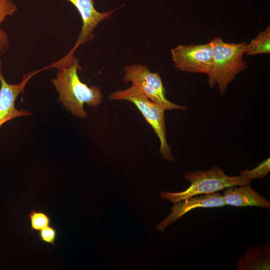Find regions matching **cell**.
<instances>
[{
    "mask_svg": "<svg viewBox=\"0 0 270 270\" xmlns=\"http://www.w3.org/2000/svg\"><path fill=\"white\" fill-rule=\"evenodd\" d=\"M52 66L58 70L56 77L51 82L58 93V102L72 116L86 118L84 104L92 107L100 106L103 100L101 90L94 86H88L80 80L78 72L82 68L74 55L66 56Z\"/></svg>",
    "mask_w": 270,
    "mask_h": 270,
    "instance_id": "obj_1",
    "label": "cell"
},
{
    "mask_svg": "<svg viewBox=\"0 0 270 270\" xmlns=\"http://www.w3.org/2000/svg\"><path fill=\"white\" fill-rule=\"evenodd\" d=\"M212 48V66L208 75V83L211 88L218 86L221 96L226 94L227 87L240 72L248 68L244 59L246 44L226 42L219 36L210 42Z\"/></svg>",
    "mask_w": 270,
    "mask_h": 270,
    "instance_id": "obj_2",
    "label": "cell"
},
{
    "mask_svg": "<svg viewBox=\"0 0 270 270\" xmlns=\"http://www.w3.org/2000/svg\"><path fill=\"white\" fill-rule=\"evenodd\" d=\"M184 178L190 182L186 189L178 192L161 191V198L174 203L197 195L219 192L230 186L250 184L251 181L240 175L228 176L217 166L206 170L187 172Z\"/></svg>",
    "mask_w": 270,
    "mask_h": 270,
    "instance_id": "obj_3",
    "label": "cell"
},
{
    "mask_svg": "<svg viewBox=\"0 0 270 270\" xmlns=\"http://www.w3.org/2000/svg\"><path fill=\"white\" fill-rule=\"evenodd\" d=\"M108 99L114 100H127L133 103L140 112L146 121L153 128L160 141L159 152L162 157L169 162H172L174 158L172 155L166 136L165 124V110L158 104L154 103L136 86L130 87L111 93Z\"/></svg>",
    "mask_w": 270,
    "mask_h": 270,
    "instance_id": "obj_4",
    "label": "cell"
},
{
    "mask_svg": "<svg viewBox=\"0 0 270 270\" xmlns=\"http://www.w3.org/2000/svg\"><path fill=\"white\" fill-rule=\"evenodd\" d=\"M124 70L123 80L126 84L131 82L146 98L165 110L188 109L187 106L174 104L166 98V90L158 72H152L146 66L140 64L126 66Z\"/></svg>",
    "mask_w": 270,
    "mask_h": 270,
    "instance_id": "obj_5",
    "label": "cell"
},
{
    "mask_svg": "<svg viewBox=\"0 0 270 270\" xmlns=\"http://www.w3.org/2000/svg\"><path fill=\"white\" fill-rule=\"evenodd\" d=\"M172 60L179 70L208 76L212 66V48L210 42L204 44L179 45L171 50Z\"/></svg>",
    "mask_w": 270,
    "mask_h": 270,
    "instance_id": "obj_6",
    "label": "cell"
},
{
    "mask_svg": "<svg viewBox=\"0 0 270 270\" xmlns=\"http://www.w3.org/2000/svg\"><path fill=\"white\" fill-rule=\"evenodd\" d=\"M40 70L30 72L24 76L22 80L18 84H10L4 79L2 72V61L0 59V128L6 122L16 117L30 116L26 110H18L15 102L18 95L22 93L26 83Z\"/></svg>",
    "mask_w": 270,
    "mask_h": 270,
    "instance_id": "obj_7",
    "label": "cell"
},
{
    "mask_svg": "<svg viewBox=\"0 0 270 270\" xmlns=\"http://www.w3.org/2000/svg\"><path fill=\"white\" fill-rule=\"evenodd\" d=\"M76 8L82 20V26L76 44L69 52L74 54L81 44L92 40L95 38L93 32L102 21L109 18L116 10L100 12L94 7V0H67Z\"/></svg>",
    "mask_w": 270,
    "mask_h": 270,
    "instance_id": "obj_8",
    "label": "cell"
},
{
    "mask_svg": "<svg viewBox=\"0 0 270 270\" xmlns=\"http://www.w3.org/2000/svg\"><path fill=\"white\" fill-rule=\"evenodd\" d=\"M226 206L223 196L219 192L195 196L174 202L168 216L156 226L163 232L190 211L197 208H213Z\"/></svg>",
    "mask_w": 270,
    "mask_h": 270,
    "instance_id": "obj_9",
    "label": "cell"
},
{
    "mask_svg": "<svg viewBox=\"0 0 270 270\" xmlns=\"http://www.w3.org/2000/svg\"><path fill=\"white\" fill-rule=\"evenodd\" d=\"M222 195L226 205L236 207L256 206L270 208V202L247 184L232 186L224 190Z\"/></svg>",
    "mask_w": 270,
    "mask_h": 270,
    "instance_id": "obj_10",
    "label": "cell"
},
{
    "mask_svg": "<svg viewBox=\"0 0 270 270\" xmlns=\"http://www.w3.org/2000/svg\"><path fill=\"white\" fill-rule=\"evenodd\" d=\"M237 270H270V247L268 244H256L236 262Z\"/></svg>",
    "mask_w": 270,
    "mask_h": 270,
    "instance_id": "obj_11",
    "label": "cell"
},
{
    "mask_svg": "<svg viewBox=\"0 0 270 270\" xmlns=\"http://www.w3.org/2000/svg\"><path fill=\"white\" fill-rule=\"evenodd\" d=\"M17 10L12 0H0V58L10 48L9 38L6 32L1 28L2 24L7 16H12Z\"/></svg>",
    "mask_w": 270,
    "mask_h": 270,
    "instance_id": "obj_12",
    "label": "cell"
},
{
    "mask_svg": "<svg viewBox=\"0 0 270 270\" xmlns=\"http://www.w3.org/2000/svg\"><path fill=\"white\" fill-rule=\"evenodd\" d=\"M270 26L259 32L258 35L246 44L245 54L247 56H254L270 53Z\"/></svg>",
    "mask_w": 270,
    "mask_h": 270,
    "instance_id": "obj_13",
    "label": "cell"
},
{
    "mask_svg": "<svg viewBox=\"0 0 270 270\" xmlns=\"http://www.w3.org/2000/svg\"><path fill=\"white\" fill-rule=\"evenodd\" d=\"M28 216L32 231L38 232L51 225L52 220L50 216L43 211L33 209Z\"/></svg>",
    "mask_w": 270,
    "mask_h": 270,
    "instance_id": "obj_14",
    "label": "cell"
},
{
    "mask_svg": "<svg viewBox=\"0 0 270 270\" xmlns=\"http://www.w3.org/2000/svg\"><path fill=\"white\" fill-rule=\"evenodd\" d=\"M270 171V158L263 160L256 168H248L240 171V176L251 180L254 179H262L265 178Z\"/></svg>",
    "mask_w": 270,
    "mask_h": 270,
    "instance_id": "obj_15",
    "label": "cell"
},
{
    "mask_svg": "<svg viewBox=\"0 0 270 270\" xmlns=\"http://www.w3.org/2000/svg\"><path fill=\"white\" fill-rule=\"evenodd\" d=\"M56 236V230L51 225L38 231L40 240L44 243L52 244L54 247H56L55 242Z\"/></svg>",
    "mask_w": 270,
    "mask_h": 270,
    "instance_id": "obj_16",
    "label": "cell"
}]
</instances>
